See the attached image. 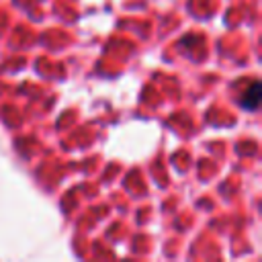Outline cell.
Instances as JSON below:
<instances>
[{
    "label": "cell",
    "instance_id": "1",
    "mask_svg": "<svg viewBox=\"0 0 262 262\" xmlns=\"http://www.w3.org/2000/svg\"><path fill=\"white\" fill-rule=\"evenodd\" d=\"M258 100H260V84H258V82H252V84H250V92L244 94L242 104H244L246 108L254 111V108L258 106Z\"/></svg>",
    "mask_w": 262,
    "mask_h": 262
}]
</instances>
